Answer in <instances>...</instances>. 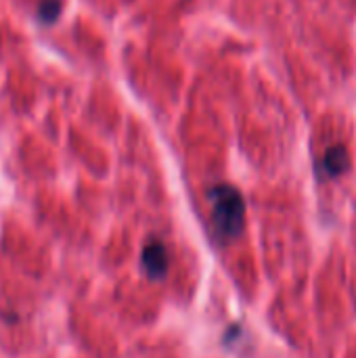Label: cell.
<instances>
[{
    "mask_svg": "<svg viewBox=\"0 0 356 358\" xmlns=\"http://www.w3.org/2000/svg\"><path fill=\"white\" fill-rule=\"evenodd\" d=\"M141 262H143L145 273L151 279H155V281L164 279L166 273H168V252H166V245L159 243V241L147 243L145 250H143Z\"/></svg>",
    "mask_w": 356,
    "mask_h": 358,
    "instance_id": "cell-2",
    "label": "cell"
},
{
    "mask_svg": "<svg viewBox=\"0 0 356 358\" xmlns=\"http://www.w3.org/2000/svg\"><path fill=\"white\" fill-rule=\"evenodd\" d=\"M350 168V157H348V151L344 145H334L325 151L323 155V164H321V170H323V176L327 178H338L342 176L346 170Z\"/></svg>",
    "mask_w": 356,
    "mask_h": 358,
    "instance_id": "cell-3",
    "label": "cell"
},
{
    "mask_svg": "<svg viewBox=\"0 0 356 358\" xmlns=\"http://www.w3.org/2000/svg\"><path fill=\"white\" fill-rule=\"evenodd\" d=\"M61 8H63V2H61V0H40L36 15H38L40 23H44V25H52V23L59 19Z\"/></svg>",
    "mask_w": 356,
    "mask_h": 358,
    "instance_id": "cell-4",
    "label": "cell"
},
{
    "mask_svg": "<svg viewBox=\"0 0 356 358\" xmlns=\"http://www.w3.org/2000/svg\"><path fill=\"white\" fill-rule=\"evenodd\" d=\"M212 201V224L225 243L237 239L245 224V201L233 185H216L208 193Z\"/></svg>",
    "mask_w": 356,
    "mask_h": 358,
    "instance_id": "cell-1",
    "label": "cell"
}]
</instances>
